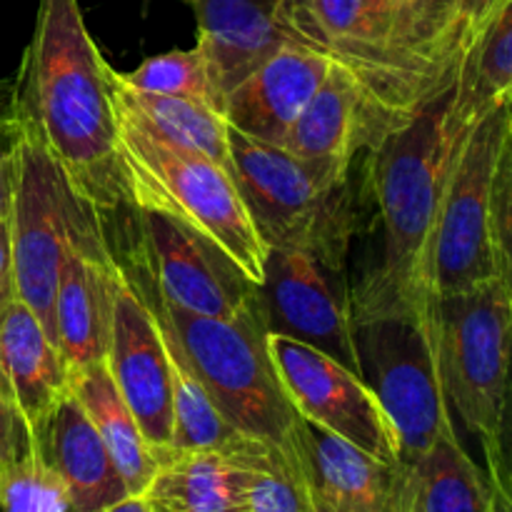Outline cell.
I'll return each mask as SVG.
<instances>
[{
	"instance_id": "44dd1931",
	"label": "cell",
	"mask_w": 512,
	"mask_h": 512,
	"mask_svg": "<svg viewBox=\"0 0 512 512\" xmlns=\"http://www.w3.org/2000/svg\"><path fill=\"white\" fill-rule=\"evenodd\" d=\"M280 0H195L198 48L208 60L215 98L223 110L230 90L265 58L290 43L278 20Z\"/></svg>"
},
{
	"instance_id": "f1b7e54d",
	"label": "cell",
	"mask_w": 512,
	"mask_h": 512,
	"mask_svg": "<svg viewBox=\"0 0 512 512\" xmlns=\"http://www.w3.org/2000/svg\"><path fill=\"white\" fill-rule=\"evenodd\" d=\"M163 325V323H160ZM165 330V328H163ZM173 353V438L165 450H228L243 433L223 418L200 380L190 373L178 348L165 333Z\"/></svg>"
},
{
	"instance_id": "5bb4252c",
	"label": "cell",
	"mask_w": 512,
	"mask_h": 512,
	"mask_svg": "<svg viewBox=\"0 0 512 512\" xmlns=\"http://www.w3.org/2000/svg\"><path fill=\"white\" fill-rule=\"evenodd\" d=\"M105 368L133 410L150 448H168L173 438V353L158 315L115 258Z\"/></svg>"
},
{
	"instance_id": "74e56055",
	"label": "cell",
	"mask_w": 512,
	"mask_h": 512,
	"mask_svg": "<svg viewBox=\"0 0 512 512\" xmlns=\"http://www.w3.org/2000/svg\"><path fill=\"white\" fill-rule=\"evenodd\" d=\"M495 495V493H493ZM495 512H510L508 508H505V505L503 503H500V500L498 498H495Z\"/></svg>"
},
{
	"instance_id": "e0dca14e",
	"label": "cell",
	"mask_w": 512,
	"mask_h": 512,
	"mask_svg": "<svg viewBox=\"0 0 512 512\" xmlns=\"http://www.w3.org/2000/svg\"><path fill=\"white\" fill-rule=\"evenodd\" d=\"M333 65L328 55L290 40L230 90L223 103L225 123L245 138L283 145Z\"/></svg>"
},
{
	"instance_id": "e575fe53",
	"label": "cell",
	"mask_w": 512,
	"mask_h": 512,
	"mask_svg": "<svg viewBox=\"0 0 512 512\" xmlns=\"http://www.w3.org/2000/svg\"><path fill=\"white\" fill-rule=\"evenodd\" d=\"M15 298H18V293H15L13 253H10L8 218H5L0 220V320H3L5 310L13 305Z\"/></svg>"
},
{
	"instance_id": "7a4b0ae2",
	"label": "cell",
	"mask_w": 512,
	"mask_h": 512,
	"mask_svg": "<svg viewBox=\"0 0 512 512\" xmlns=\"http://www.w3.org/2000/svg\"><path fill=\"white\" fill-rule=\"evenodd\" d=\"M465 133L450 118L448 90L368 150V190L378 210L383 250L350 288L353 318L423 308L433 298L428 290L430 243L450 165Z\"/></svg>"
},
{
	"instance_id": "ab89813d",
	"label": "cell",
	"mask_w": 512,
	"mask_h": 512,
	"mask_svg": "<svg viewBox=\"0 0 512 512\" xmlns=\"http://www.w3.org/2000/svg\"><path fill=\"white\" fill-rule=\"evenodd\" d=\"M318 512H323V510H318Z\"/></svg>"
},
{
	"instance_id": "8992f818",
	"label": "cell",
	"mask_w": 512,
	"mask_h": 512,
	"mask_svg": "<svg viewBox=\"0 0 512 512\" xmlns=\"http://www.w3.org/2000/svg\"><path fill=\"white\" fill-rule=\"evenodd\" d=\"M235 185L268 248L303 250L345 268L358 235V200L348 183L328 185L280 145L230 130Z\"/></svg>"
},
{
	"instance_id": "d4e9b609",
	"label": "cell",
	"mask_w": 512,
	"mask_h": 512,
	"mask_svg": "<svg viewBox=\"0 0 512 512\" xmlns=\"http://www.w3.org/2000/svg\"><path fill=\"white\" fill-rule=\"evenodd\" d=\"M110 90H113L115 115L120 120L160 143L200 153L223 165L230 175L235 173L233 155H230V128L218 108L203 100L130 90L113 78V68H110Z\"/></svg>"
},
{
	"instance_id": "7402d4cb",
	"label": "cell",
	"mask_w": 512,
	"mask_h": 512,
	"mask_svg": "<svg viewBox=\"0 0 512 512\" xmlns=\"http://www.w3.org/2000/svg\"><path fill=\"white\" fill-rule=\"evenodd\" d=\"M512 103V0H478L468 48L450 90L455 128L470 130Z\"/></svg>"
},
{
	"instance_id": "8d00e7d4",
	"label": "cell",
	"mask_w": 512,
	"mask_h": 512,
	"mask_svg": "<svg viewBox=\"0 0 512 512\" xmlns=\"http://www.w3.org/2000/svg\"><path fill=\"white\" fill-rule=\"evenodd\" d=\"M103 512H155V510L150 508L148 500H145L143 495H125L123 500H118V503L110 505V508H105Z\"/></svg>"
},
{
	"instance_id": "4dcf8cb0",
	"label": "cell",
	"mask_w": 512,
	"mask_h": 512,
	"mask_svg": "<svg viewBox=\"0 0 512 512\" xmlns=\"http://www.w3.org/2000/svg\"><path fill=\"white\" fill-rule=\"evenodd\" d=\"M0 512H73L68 490L40 460L35 443L0 470Z\"/></svg>"
},
{
	"instance_id": "ac0fdd59",
	"label": "cell",
	"mask_w": 512,
	"mask_h": 512,
	"mask_svg": "<svg viewBox=\"0 0 512 512\" xmlns=\"http://www.w3.org/2000/svg\"><path fill=\"white\" fill-rule=\"evenodd\" d=\"M398 58L423 80L430 100L453 90L478 0H368Z\"/></svg>"
},
{
	"instance_id": "d6986e66",
	"label": "cell",
	"mask_w": 512,
	"mask_h": 512,
	"mask_svg": "<svg viewBox=\"0 0 512 512\" xmlns=\"http://www.w3.org/2000/svg\"><path fill=\"white\" fill-rule=\"evenodd\" d=\"M373 145V125L363 93L345 70L333 65L280 148L295 155L323 183L340 185L350 180L358 155L373 150Z\"/></svg>"
},
{
	"instance_id": "83f0119b",
	"label": "cell",
	"mask_w": 512,
	"mask_h": 512,
	"mask_svg": "<svg viewBox=\"0 0 512 512\" xmlns=\"http://www.w3.org/2000/svg\"><path fill=\"white\" fill-rule=\"evenodd\" d=\"M230 450L248 468V512H318L295 433L288 443L240 435Z\"/></svg>"
},
{
	"instance_id": "4316f807",
	"label": "cell",
	"mask_w": 512,
	"mask_h": 512,
	"mask_svg": "<svg viewBox=\"0 0 512 512\" xmlns=\"http://www.w3.org/2000/svg\"><path fill=\"white\" fill-rule=\"evenodd\" d=\"M410 468L418 512H495L488 473L475 465L455 433L443 435Z\"/></svg>"
},
{
	"instance_id": "cb8c5ba5",
	"label": "cell",
	"mask_w": 512,
	"mask_h": 512,
	"mask_svg": "<svg viewBox=\"0 0 512 512\" xmlns=\"http://www.w3.org/2000/svg\"><path fill=\"white\" fill-rule=\"evenodd\" d=\"M0 373L30 430L70 395V373L58 345L18 298L0 320Z\"/></svg>"
},
{
	"instance_id": "5b68a950",
	"label": "cell",
	"mask_w": 512,
	"mask_h": 512,
	"mask_svg": "<svg viewBox=\"0 0 512 512\" xmlns=\"http://www.w3.org/2000/svg\"><path fill=\"white\" fill-rule=\"evenodd\" d=\"M430 328L448 408L498 453L512 390V295L500 278L445 298H430Z\"/></svg>"
},
{
	"instance_id": "f35d334b",
	"label": "cell",
	"mask_w": 512,
	"mask_h": 512,
	"mask_svg": "<svg viewBox=\"0 0 512 512\" xmlns=\"http://www.w3.org/2000/svg\"><path fill=\"white\" fill-rule=\"evenodd\" d=\"M185 3H190V5H193V3H195V0H185Z\"/></svg>"
},
{
	"instance_id": "9c48e42d",
	"label": "cell",
	"mask_w": 512,
	"mask_h": 512,
	"mask_svg": "<svg viewBox=\"0 0 512 512\" xmlns=\"http://www.w3.org/2000/svg\"><path fill=\"white\" fill-rule=\"evenodd\" d=\"M8 230L15 293L55 340V288L75 200L38 135L10 115Z\"/></svg>"
},
{
	"instance_id": "8fae6325",
	"label": "cell",
	"mask_w": 512,
	"mask_h": 512,
	"mask_svg": "<svg viewBox=\"0 0 512 512\" xmlns=\"http://www.w3.org/2000/svg\"><path fill=\"white\" fill-rule=\"evenodd\" d=\"M140 263L120 265L170 308L228 320L258 305V285L210 240L160 213L130 208Z\"/></svg>"
},
{
	"instance_id": "836d02e7",
	"label": "cell",
	"mask_w": 512,
	"mask_h": 512,
	"mask_svg": "<svg viewBox=\"0 0 512 512\" xmlns=\"http://www.w3.org/2000/svg\"><path fill=\"white\" fill-rule=\"evenodd\" d=\"M485 465H488V480L493 485L495 498L512 512V390L508 415H505L503 440H500L498 453L485 455Z\"/></svg>"
},
{
	"instance_id": "1f68e13d",
	"label": "cell",
	"mask_w": 512,
	"mask_h": 512,
	"mask_svg": "<svg viewBox=\"0 0 512 512\" xmlns=\"http://www.w3.org/2000/svg\"><path fill=\"white\" fill-rule=\"evenodd\" d=\"M490 220H493V245L498 258V275L512 295V103L508 105L503 140L493 170L490 190Z\"/></svg>"
},
{
	"instance_id": "30bf717a",
	"label": "cell",
	"mask_w": 512,
	"mask_h": 512,
	"mask_svg": "<svg viewBox=\"0 0 512 512\" xmlns=\"http://www.w3.org/2000/svg\"><path fill=\"white\" fill-rule=\"evenodd\" d=\"M505 118L508 105L473 125L460 140L430 243L428 290L433 298L465 293L500 278L490 190Z\"/></svg>"
},
{
	"instance_id": "2e32d148",
	"label": "cell",
	"mask_w": 512,
	"mask_h": 512,
	"mask_svg": "<svg viewBox=\"0 0 512 512\" xmlns=\"http://www.w3.org/2000/svg\"><path fill=\"white\" fill-rule=\"evenodd\" d=\"M295 448L323 512H418L410 463H383L300 418Z\"/></svg>"
},
{
	"instance_id": "52a82bcc",
	"label": "cell",
	"mask_w": 512,
	"mask_h": 512,
	"mask_svg": "<svg viewBox=\"0 0 512 512\" xmlns=\"http://www.w3.org/2000/svg\"><path fill=\"white\" fill-rule=\"evenodd\" d=\"M353 320L360 378L398 435V460L415 463L443 435L455 433L440 383L430 300L423 308L383 310Z\"/></svg>"
},
{
	"instance_id": "ba28073f",
	"label": "cell",
	"mask_w": 512,
	"mask_h": 512,
	"mask_svg": "<svg viewBox=\"0 0 512 512\" xmlns=\"http://www.w3.org/2000/svg\"><path fill=\"white\" fill-rule=\"evenodd\" d=\"M278 20L290 38L328 55L353 78L375 145L435 103L423 80L390 48L368 0H280Z\"/></svg>"
},
{
	"instance_id": "d6a6232c",
	"label": "cell",
	"mask_w": 512,
	"mask_h": 512,
	"mask_svg": "<svg viewBox=\"0 0 512 512\" xmlns=\"http://www.w3.org/2000/svg\"><path fill=\"white\" fill-rule=\"evenodd\" d=\"M33 445V433L30 425L25 423L23 413H20L18 403H15L13 393H10L8 383H5L3 373H0V470L5 463L28 450Z\"/></svg>"
},
{
	"instance_id": "7c38bea8",
	"label": "cell",
	"mask_w": 512,
	"mask_h": 512,
	"mask_svg": "<svg viewBox=\"0 0 512 512\" xmlns=\"http://www.w3.org/2000/svg\"><path fill=\"white\" fill-rule=\"evenodd\" d=\"M258 308L268 335L310 345L358 373L345 268H333L303 250L270 248L258 285Z\"/></svg>"
},
{
	"instance_id": "f546056e",
	"label": "cell",
	"mask_w": 512,
	"mask_h": 512,
	"mask_svg": "<svg viewBox=\"0 0 512 512\" xmlns=\"http://www.w3.org/2000/svg\"><path fill=\"white\" fill-rule=\"evenodd\" d=\"M113 78L130 90L153 95H178V98H193L210 103L220 110L218 98L213 90L208 60L203 50L195 45L190 50H170V53L153 55L130 73L113 70ZM223 113V110H220Z\"/></svg>"
},
{
	"instance_id": "603a6c76",
	"label": "cell",
	"mask_w": 512,
	"mask_h": 512,
	"mask_svg": "<svg viewBox=\"0 0 512 512\" xmlns=\"http://www.w3.org/2000/svg\"><path fill=\"white\" fill-rule=\"evenodd\" d=\"M143 498L155 512H248V468L233 450H155Z\"/></svg>"
},
{
	"instance_id": "d590c367",
	"label": "cell",
	"mask_w": 512,
	"mask_h": 512,
	"mask_svg": "<svg viewBox=\"0 0 512 512\" xmlns=\"http://www.w3.org/2000/svg\"><path fill=\"white\" fill-rule=\"evenodd\" d=\"M10 145V140H8ZM10 175H8V148H0V220L8 218Z\"/></svg>"
},
{
	"instance_id": "3957f363",
	"label": "cell",
	"mask_w": 512,
	"mask_h": 512,
	"mask_svg": "<svg viewBox=\"0 0 512 512\" xmlns=\"http://www.w3.org/2000/svg\"><path fill=\"white\" fill-rule=\"evenodd\" d=\"M115 145L130 208L160 213L203 235L260 285L270 248L255 230L235 178L223 165L160 143L120 118Z\"/></svg>"
},
{
	"instance_id": "277c9868",
	"label": "cell",
	"mask_w": 512,
	"mask_h": 512,
	"mask_svg": "<svg viewBox=\"0 0 512 512\" xmlns=\"http://www.w3.org/2000/svg\"><path fill=\"white\" fill-rule=\"evenodd\" d=\"M135 285L223 418L250 438L288 443L300 415L278 378L258 305L228 320L203 318L170 308Z\"/></svg>"
},
{
	"instance_id": "6da1fadb",
	"label": "cell",
	"mask_w": 512,
	"mask_h": 512,
	"mask_svg": "<svg viewBox=\"0 0 512 512\" xmlns=\"http://www.w3.org/2000/svg\"><path fill=\"white\" fill-rule=\"evenodd\" d=\"M13 118L38 135L75 203L98 223L125 210L110 65L85 28L78 0H40Z\"/></svg>"
},
{
	"instance_id": "ffe728a7",
	"label": "cell",
	"mask_w": 512,
	"mask_h": 512,
	"mask_svg": "<svg viewBox=\"0 0 512 512\" xmlns=\"http://www.w3.org/2000/svg\"><path fill=\"white\" fill-rule=\"evenodd\" d=\"M30 433L40 460L68 490L73 512H103L130 495L118 465L73 390Z\"/></svg>"
},
{
	"instance_id": "484cf974",
	"label": "cell",
	"mask_w": 512,
	"mask_h": 512,
	"mask_svg": "<svg viewBox=\"0 0 512 512\" xmlns=\"http://www.w3.org/2000/svg\"><path fill=\"white\" fill-rule=\"evenodd\" d=\"M70 390L83 405L85 415L103 438L110 458L118 465L130 495H140L158 470V458L145 440L133 410L115 388L105 360L80 370L70 378Z\"/></svg>"
},
{
	"instance_id": "9a60e30c",
	"label": "cell",
	"mask_w": 512,
	"mask_h": 512,
	"mask_svg": "<svg viewBox=\"0 0 512 512\" xmlns=\"http://www.w3.org/2000/svg\"><path fill=\"white\" fill-rule=\"evenodd\" d=\"M55 345L70 378L105 360L113 320V258L100 223L75 203L53 303Z\"/></svg>"
},
{
	"instance_id": "4fadbf2b",
	"label": "cell",
	"mask_w": 512,
	"mask_h": 512,
	"mask_svg": "<svg viewBox=\"0 0 512 512\" xmlns=\"http://www.w3.org/2000/svg\"><path fill=\"white\" fill-rule=\"evenodd\" d=\"M268 348L285 395L300 418L383 463H398V435L358 373L283 335H268Z\"/></svg>"
}]
</instances>
